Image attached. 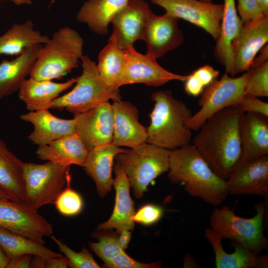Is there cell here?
<instances>
[{
	"instance_id": "obj_1",
	"label": "cell",
	"mask_w": 268,
	"mask_h": 268,
	"mask_svg": "<svg viewBox=\"0 0 268 268\" xmlns=\"http://www.w3.org/2000/svg\"><path fill=\"white\" fill-rule=\"evenodd\" d=\"M243 114L234 106L219 111L206 120L192 139L211 169L225 180L241 158L239 121Z\"/></svg>"
},
{
	"instance_id": "obj_2",
	"label": "cell",
	"mask_w": 268,
	"mask_h": 268,
	"mask_svg": "<svg viewBox=\"0 0 268 268\" xmlns=\"http://www.w3.org/2000/svg\"><path fill=\"white\" fill-rule=\"evenodd\" d=\"M168 175L174 184L183 183L190 196L217 206L227 198L226 182L209 167L193 144L170 150Z\"/></svg>"
},
{
	"instance_id": "obj_3",
	"label": "cell",
	"mask_w": 268,
	"mask_h": 268,
	"mask_svg": "<svg viewBox=\"0 0 268 268\" xmlns=\"http://www.w3.org/2000/svg\"><path fill=\"white\" fill-rule=\"evenodd\" d=\"M151 99L154 104L149 114L147 142L169 150L190 144L192 131L188 124L193 115L191 110L170 90L154 92Z\"/></svg>"
},
{
	"instance_id": "obj_4",
	"label": "cell",
	"mask_w": 268,
	"mask_h": 268,
	"mask_svg": "<svg viewBox=\"0 0 268 268\" xmlns=\"http://www.w3.org/2000/svg\"><path fill=\"white\" fill-rule=\"evenodd\" d=\"M84 41L74 29L61 27L42 46L30 77L38 80L60 79L77 67Z\"/></svg>"
},
{
	"instance_id": "obj_5",
	"label": "cell",
	"mask_w": 268,
	"mask_h": 268,
	"mask_svg": "<svg viewBox=\"0 0 268 268\" xmlns=\"http://www.w3.org/2000/svg\"><path fill=\"white\" fill-rule=\"evenodd\" d=\"M82 68L70 91L53 101L51 108L66 109L73 114L86 111L109 100H121L118 87L107 85L99 74L97 64L87 56L80 59Z\"/></svg>"
},
{
	"instance_id": "obj_6",
	"label": "cell",
	"mask_w": 268,
	"mask_h": 268,
	"mask_svg": "<svg viewBox=\"0 0 268 268\" xmlns=\"http://www.w3.org/2000/svg\"><path fill=\"white\" fill-rule=\"evenodd\" d=\"M170 153L168 149L145 142L115 156L136 198H141L149 184L169 170Z\"/></svg>"
},
{
	"instance_id": "obj_7",
	"label": "cell",
	"mask_w": 268,
	"mask_h": 268,
	"mask_svg": "<svg viewBox=\"0 0 268 268\" xmlns=\"http://www.w3.org/2000/svg\"><path fill=\"white\" fill-rule=\"evenodd\" d=\"M266 202L268 201L255 204L256 214L249 218L237 216L229 206L215 207L210 214L211 228L223 239H231L259 254L268 244L263 226Z\"/></svg>"
},
{
	"instance_id": "obj_8",
	"label": "cell",
	"mask_w": 268,
	"mask_h": 268,
	"mask_svg": "<svg viewBox=\"0 0 268 268\" xmlns=\"http://www.w3.org/2000/svg\"><path fill=\"white\" fill-rule=\"evenodd\" d=\"M24 197L23 204L37 210L54 204L59 195L71 183L70 166L47 161L23 163Z\"/></svg>"
},
{
	"instance_id": "obj_9",
	"label": "cell",
	"mask_w": 268,
	"mask_h": 268,
	"mask_svg": "<svg viewBox=\"0 0 268 268\" xmlns=\"http://www.w3.org/2000/svg\"><path fill=\"white\" fill-rule=\"evenodd\" d=\"M252 69L238 77L225 73L207 86L201 94L198 104L200 109L188 122L192 131H198L209 117L219 111L229 107H236L245 96L247 80Z\"/></svg>"
},
{
	"instance_id": "obj_10",
	"label": "cell",
	"mask_w": 268,
	"mask_h": 268,
	"mask_svg": "<svg viewBox=\"0 0 268 268\" xmlns=\"http://www.w3.org/2000/svg\"><path fill=\"white\" fill-rule=\"evenodd\" d=\"M0 228L44 245L53 233L52 225L37 210L8 199H0Z\"/></svg>"
},
{
	"instance_id": "obj_11",
	"label": "cell",
	"mask_w": 268,
	"mask_h": 268,
	"mask_svg": "<svg viewBox=\"0 0 268 268\" xmlns=\"http://www.w3.org/2000/svg\"><path fill=\"white\" fill-rule=\"evenodd\" d=\"M166 12L203 29L216 41L219 35L223 5L200 0H150Z\"/></svg>"
},
{
	"instance_id": "obj_12",
	"label": "cell",
	"mask_w": 268,
	"mask_h": 268,
	"mask_svg": "<svg viewBox=\"0 0 268 268\" xmlns=\"http://www.w3.org/2000/svg\"><path fill=\"white\" fill-rule=\"evenodd\" d=\"M125 66L120 84L142 83L148 86L159 87L169 81H184L187 75L175 74L162 67L156 59L146 53L138 52L134 46L123 49Z\"/></svg>"
},
{
	"instance_id": "obj_13",
	"label": "cell",
	"mask_w": 268,
	"mask_h": 268,
	"mask_svg": "<svg viewBox=\"0 0 268 268\" xmlns=\"http://www.w3.org/2000/svg\"><path fill=\"white\" fill-rule=\"evenodd\" d=\"M268 42V16L243 23L232 44L233 76L250 69L258 53Z\"/></svg>"
},
{
	"instance_id": "obj_14",
	"label": "cell",
	"mask_w": 268,
	"mask_h": 268,
	"mask_svg": "<svg viewBox=\"0 0 268 268\" xmlns=\"http://www.w3.org/2000/svg\"><path fill=\"white\" fill-rule=\"evenodd\" d=\"M228 194L256 195L268 200V155L240 160L226 180Z\"/></svg>"
},
{
	"instance_id": "obj_15",
	"label": "cell",
	"mask_w": 268,
	"mask_h": 268,
	"mask_svg": "<svg viewBox=\"0 0 268 268\" xmlns=\"http://www.w3.org/2000/svg\"><path fill=\"white\" fill-rule=\"evenodd\" d=\"M75 133L87 149L111 142L114 121L112 105L100 103L84 112L74 114Z\"/></svg>"
},
{
	"instance_id": "obj_16",
	"label": "cell",
	"mask_w": 268,
	"mask_h": 268,
	"mask_svg": "<svg viewBox=\"0 0 268 268\" xmlns=\"http://www.w3.org/2000/svg\"><path fill=\"white\" fill-rule=\"evenodd\" d=\"M144 0H129L125 7L113 18L112 35L118 46L124 49L142 40L148 19L152 13Z\"/></svg>"
},
{
	"instance_id": "obj_17",
	"label": "cell",
	"mask_w": 268,
	"mask_h": 268,
	"mask_svg": "<svg viewBox=\"0 0 268 268\" xmlns=\"http://www.w3.org/2000/svg\"><path fill=\"white\" fill-rule=\"evenodd\" d=\"M178 20L167 12L157 15L152 12L142 39L146 45L147 53L157 59L184 42Z\"/></svg>"
},
{
	"instance_id": "obj_18",
	"label": "cell",
	"mask_w": 268,
	"mask_h": 268,
	"mask_svg": "<svg viewBox=\"0 0 268 268\" xmlns=\"http://www.w3.org/2000/svg\"><path fill=\"white\" fill-rule=\"evenodd\" d=\"M114 130L112 142L117 146L136 147L147 142V128L138 121V109L128 101H113Z\"/></svg>"
},
{
	"instance_id": "obj_19",
	"label": "cell",
	"mask_w": 268,
	"mask_h": 268,
	"mask_svg": "<svg viewBox=\"0 0 268 268\" xmlns=\"http://www.w3.org/2000/svg\"><path fill=\"white\" fill-rule=\"evenodd\" d=\"M21 120L31 123L33 131L28 139L38 146L47 144L54 140L75 133V119L57 117L49 109L29 111L20 116Z\"/></svg>"
},
{
	"instance_id": "obj_20",
	"label": "cell",
	"mask_w": 268,
	"mask_h": 268,
	"mask_svg": "<svg viewBox=\"0 0 268 268\" xmlns=\"http://www.w3.org/2000/svg\"><path fill=\"white\" fill-rule=\"evenodd\" d=\"M241 160L252 161L268 155V117L243 113L239 121Z\"/></svg>"
},
{
	"instance_id": "obj_21",
	"label": "cell",
	"mask_w": 268,
	"mask_h": 268,
	"mask_svg": "<svg viewBox=\"0 0 268 268\" xmlns=\"http://www.w3.org/2000/svg\"><path fill=\"white\" fill-rule=\"evenodd\" d=\"M115 178L113 186L116 191L115 203L113 213L109 219L98 226L97 229L112 230L119 234L124 229L133 231L134 222L133 216L135 213L134 203L131 197L129 181L122 168L116 163L114 165Z\"/></svg>"
},
{
	"instance_id": "obj_22",
	"label": "cell",
	"mask_w": 268,
	"mask_h": 268,
	"mask_svg": "<svg viewBox=\"0 0 268 268\" xmlns=\"http://www.w3.org/2000/svg\"><path fill=\"white\" fill-rule=\"evenodd\" d=\"M127 150L111 142L88 150L83 167L86 174L94 181L100 197H105L112 189L114 180L112 172L115 156Z\"/></svg>"
},
{
	"instance_id": "obj_23",
	"label": "cell",
	"mask_w": 268,
	"mask_h": 268,
	"mask_svg": "<svg viewBox=\"0 0 268 268\" xmlns=\"http://www.w3.org/2000/svg\"><path fill=\"white\" fill-rule=\"evenodd\" d=\"M42 44L26 48L12 60L0 63V99L18 92L26 77L30 75L37 59Z\"/></svg>"
},
{
	"instance_id": "obj_24",
	"label": "cell",
	"mask_w": 268,
	"mask_h": 268,
	"mask_svg": "<svg viewBox=\"0 0 268 268\" xmlns=\"http://www.w3.org/2000/svg\"><path fill=\"white\" fill-rule=\"evenodd\" d=\"M204 235L211 244L215 256L217 268H266L268 266V256H258V254L242 245L233 242L234 251L228 253L222 245V237L212 229L207 228Z\"/></svg>"
},
{
	"instance_id": "obj_25",
	"label": "cell",
	"mask_w": 268,
	"mask_h": 268,
	"mask_svg": "<svg viewBox=\"0 0 268 268\" xmlns=\"http://www.w3.org/2000/svg\"><path fill=\"white\" fill-rule=\"evenodd\" d=\"M223 5L220 32L213 54L217 62L224 66L226 72L233 76L232 44L243 22L238 15L235 0H224Z\"/></svg>"
},
{
	"instance_id": "obj_26",
	"label": "cell",
	"mask_w": 268,
	"mask_h": 268,
	"mask_svg": "<svg viewBox=\"0 0 268 268\" xmlns=\"http://www.w3.org/2000/svg\"><path fill=\"white\" fill-rule=\"evenodd\" d=\"M75 82L74 77L58 83L52 80H38L30 77L22 82L18 91V97L29 111L49 109L53 101Z\"/></svg>"
},
{
	"instance_id": "obj_27",
	"label": "cell",
	"mask_w": 268,
	"mask_h": 268,
	"mask_svg": "<svg viewBox=\"0 0 268 268\" xmlns=\"http://www.w3.org/2000/svg\"><path fill=\"white\" fill-rule=\"evenodd\" d=\"M88 152L80 137L74 133L38 146L36 154L42 160L67 166L76 165L83 167Z\"/></svg>"
},
{
	"instance_id": "obj_28",
	"label": "cell",
	"mask_w": 268,
	"mask_h": 268,
	"mask_svg": "<svg viewBox=\"0 0 268 268\" xmlns=\"http://www.w3.org/2000/svg\"><path fill=\"white\" fill-rule=\"evenodd\" d=\"M23 163L0 138V191L8 200L20 203L24 197Z\"/></svg>"
},
{
	"instance_id": "obj_29",
	"label": "cell",
	"mask_w": 268,
	"mask_h": 268,
	"mask_svg": "<svg viewBox=\"0 0 268 268\" xmlns=\"http://www.w3.org/2000/svg\"><path fill=\"white\" fill-rule=\"evenodd\" d=\"M129 0H87L78 10L76 20L78 22L86 24L97 34H107L109 23L125 7Z\"/></svg>"
},
{
	"instance_id": "obj_30",
	"label": "cell",
	"mask_w": 268,
	"mask_h": 268,
	"mask_svg": "<svg viewBox=\"0 0 268 268\" xmlns=\"http://www.w3.org/2000/svg\"><path fill=\"white\" fill-rule=\"evenodd\" d=\"M50 38L34 28L33 22L28 19L21 23H15L0 36V55L21 54L26 48L45 44Z\"/></svg>"
},
{
	"instance_id": "obj_31",
	"label": "cell",
	"mask_w": 268,
	"mask_h": 268,
	"mask_svg": "<svg viewBox=\"0 0 268 268\" xmlns=\"http://www.w3.org/2000/svg\"><path fill=\"white\" fill-rule=\"evenodd\" d=\"M125 66V57L123 49L120 48L112 35L107 44L98 55L97 68L103 81L111 87L120 86Z\"/></svg>"
},
{
	"instance_id": "obj_32",
	"label": "cell",
	"mask_w": 268,
	"mask_h": 268,
	"mask_svg": "<svg viewBox=\"0 0 268 268\" xmlns=\"http://www.w3.org/2000/svg\"><path fill=\"white\" fill-rule=\"evenodd\" d=\"M0 248L8 261L25 254L44 258L63 256L44 244L36 243L24 236L0 228Z\"/></svg>"
},
{
	"instance_id": "obj_33",
	"label": "cell",
	"mask_w": 268,
	"mask_h": 268,
	"mask_svg": "<svg viewBox=\"0 0 268 268\" xmlns=\"http://www.w3.org/2000/svg\"><path fill=\"white\" fill-rule=\"evenodd\" d=\"M117 234V232L97 229L92 235L98 241L89 242L90 249L103 261L104 268L113 259L124 251L119 245Z\"/></svg>"
},
{
	"instance_id": "obj_34",
	"label": "cell",
	"mask_w": 268,
	"mask_h": 268,
	"mask_svg": "<svg viewBox=\"0 0 268 268\" xmlns=\"http://www.w3.org/2000/svg\"><path fill=\"white\" fill-rule=\"evenodd\" d=\"M252 69L248 78L245 95L254 97L268 96V60Z\"/></svg>"
},
{
	"instance_id": "obj_35",
	"label": "cell",
	"mask_w": 268,
	"mask_h": 268,
	"mask_svg": "<svg viewBox=\"0 0 268 268\" xmlns=\"http://www.w3.org/2000/svg\"><path fill=\"white\" fill-rule=\"evenodd\" d=\"M50 237L57 245L60 251L65 255L68 261V267L71 268H100L90 251L86 248L83 247L79 252H76L53 235Z\"/></svg>"
},
{
	"instance_id": "obj_36",
	"label": "cell",
	"mask_w": 268,
	"mask_h": 268,
	"mask_svg": "<svg viewBox=\"0 0 268 268\" xmlns=\"http://www.w3.org/2000/svg\"><path fill=\"white\" fill-rule=\"evenodd\" d=\"M54 204L60 214L72 216L81 212L83 207V201L80 195L71 189L70 183L59 195Z\"/></svg>"
},
{
	"instance_id": "obj_37",
	"label": "cell",
	"mask_w": 268,
	"mask_h": 268,
	"mask_svg": "<svg viewBox=\"0 0 268 268\" xmlns=\"http://www.w3.org/2000/svg\"><path fill=\"white\" fill-rule=\"evenodd\" d=\"M163 213L162 208L155 204H148L140 207L133 216V220L145 225L158 222Z\"/></svg>"
},
{
	"instance_id": "obj_38",
	"label": "cell",
	"mask_w": 268,
	"mask_h": 268,
	"mask_svg": "<svg viewBox=\"0 0 268 268\" xmlns=\"http://www.w3.org/2000/svg\"><path fill=\"white\" fill-rule=\"evenodd\" d=\"M162 264L156 262L145 264L137 262L129 257L125 252L117 256L105 266L107 268H159Z\"/></svg>"
},
{
	"instance_id": "obj_39",
	"label": "cell",
	"mask_w": 268,
	"mask_h": 268,
	"mask_svg": "<svg viewBox=\"0 0 268 268\" xmlns=\"http://www.w3.org/2000/svg\"><path fill=\"white\" fill-rule=\"evenodd\" d=\"M236 107L242 113H256L268 117V103L258 97L245 95Z\"/></svg>"
},
{
	"instance_id": "obj_40",
	"label": "cell",
	"mask_w": 268,
	"mask_h": 268,
	"mask_svg": "<svg viewBox=\"0 0 268 268\" xmlns=\"http://www.w3.org/2000/svg\"><path fill=\"white\" fill-rule=\"evenodd\" d=\"M237 10L243 23L264 15L256 0H238Z\"/></svg>"
},
{
	"instance_id": "obj_41",
	"label": "cell",
	"mask_w": 268,
	"mask_h": 268,
	"mask_svg": "<svg viewBox=\"0 0 268 268\" xmlns=\"http://www.w3.org/2000/svg\"><path fill=\"white\" fill-rule=\"evenodd\" d=\"M192 75L204 88L218 78L219 71L212 66L205 65L195 70Z\"/></svg>"
},
{
	"instance_id": "obj_42",
	"label": "cell",
	"mask_w": 268,
	"mask_h": 268,
	"mask_svg": "<svg viewBox=\"0 0 268 268\" xmlns=\"http://www.w3.org/2000/svg\"><path fill=\"white\" fill-rule=\"evenodd\" d=\"M33 255L25 254L8 261L6 268H29Z\"/></svg>"
},
{
	"instance_id": "obj_43",
	"label": "cell",
	"mask_w": 268,
	"mask_h": 268,
	"mask_svg": "<svg viewBox=\"0 0 268 268\" xmlns=\"http://www.w3.org/2000/svg\"><path fill=\"white\" fill-rule=\"evenodd\" d=\"M68 267L67 260L63 256L45 258V268H67Z\"/></svg>"
},
{
	"instance_id": "obj_44",
	"label": "cell",
	"mask_w": 268,
	"mask_h": 268,
	"mask_svg": "<svg viewBox=\"0 0 268 268\" xmlns=\"http://www.w3.org/2000/svg\"><path fill=\"white\" fill-rule=\"evenodd\" d=\"M118 242L121 249L125 250L128 246L131 240V233L130 230L124 229L118 234Z\"/></svg>"
},
{
	"instance_id": "obj_45",
	"label": "cell",
	"mask_w": 268,
	"mask_h": 268,
	"mask_svg": "<svg viewBox=\"0 0 268 268\" xmlns=\"http://www.w3.org/2000/svg\"><path fill=\"white\" fill-rule=\"evenodd\" d=\"M32 257L30 268H45V258L39 256H33Z\"/></svg>"
},
{
	"instance_id": "obj_46",
	"label": "cell",
	"mask_w": 268,
	"mask_h": 268,
	"mask_svg": "<svg viewBox=\"0 0 268 268\" xmlns=\"http://www.w3.org/2000/svg\"><path fill=\"white\" fill-rule=\"evenodd\" d=\"M198 264L191 254H187L184 259V268H196Z\"/></svg>"
},
{
	"instance_id": "obj_47",
	"label": "cell",
	"mask_w": 268,
	"mask_h": 268,
	"mask_svg": "<svg viewBox=\"0 0 268 268\" xmlns=\"http://www.w3.org/2000/svg\"><path fill=\"white\" fill-rule=\"evenodd\" d=\"M263 14L268 16V0H256Z\"/></svg>"
},
{
	"instance_id": "obj_48",
	"label": "cell",
	"mask_w": 268,
	"mask_h": 268,
	"mask_svg": "<svg viewBox=\"0 0 268 268\" xmlns=\"http://www.w3.org/2000/svg\"><path fill=\"white\" fill-rule=\"evenodd\" d=\"M8 260L0 248V268H6Z\"/></svg>"
},
{
	"instance_id": "obj_49",
	"label": "cell",
	"mask_w": 268,
	"mask_h": 268,
	"mask_svg": "<svg viewBox=\"0 0 268 268\" xmlns=\"http://www.w3.org/2000/svg\"><path fill=\"white\" fill-rule=\"evenodd\" d=\"M17 5H30L32 3V0H9Z\"/></svg>"
},
{
	"instance_id": "obj_50",
	"label": "cell",
	"mask_w": 268,
	"mask_h": 268,
	"mask_svg": "<svg viewBox=\"0 0 268 268\" xmlns=\"http://www.w3.org/2000/svg\"><path fill=\"white\" fill-rule=\"evenodd\" d=\"M0 199H8L7 197L0 191Z\"/></svg>"
},
{
	"instance_id": "obj_51",
	"label": "cell",
	"mask_w": 268,
	"mask_h": 268,
	"mask_svg": "<svg viewBox=\"0 0 268 268\" xmlns=\"http://www.w3.org/2000/svg\"><path fill=\"white\" fill-rule=\"evenodd\" d=\"M200 0L203 2H208V3L212 2V0Z\"/></svg>"
},
{
	"instance_id": "obj_52",
	"label": "cell",
	"mask_w": 268,
	"mask_h": 268,
	"mask_svg": "<svg viewBox=\"0 0 268 268\" xmlns=\"http://www.w3.org/2000/svg\"><path fill=\"white\" fill-rule=\"evenodd\" d=\"M55 1V0H51V4L52 3H54Z\"/></svg>"
},
{
	"instance_id": "obj_53",
	"label": "cell",
	"mask_w": 268,
	"mask_h": 268,
	"mask_svg": "<svg viewBox=\"0 0 268 268\" xmlns=\"http://www.w3.org/2000/svg\"></svg>"
}]
</instances>
